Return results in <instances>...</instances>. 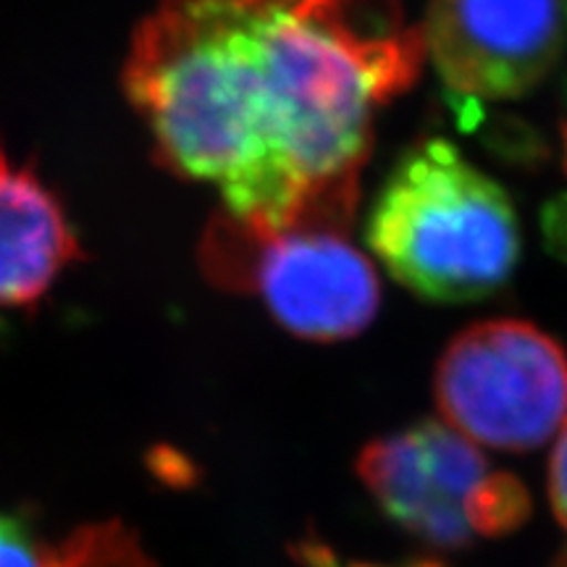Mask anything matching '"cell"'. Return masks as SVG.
I'll return each mask as SVG.
<instances>
[{"mask_svg":"<svg viewBox=\"0 0 567 567\" xmlns=\"http://www.w3.org/2000/svg\"><path fill=\"white\" fill-rule=\"evenodd\" d=\"M276 6L158 0L126 59V92L161 161L213 184L226 216L255 231L300 221L276 132Z\"/></svg>","mask_w":567,"mask_h":567,"instance_id":"1","label":"cell"},{"mask_svg":"<svg viewBox=\"0 0 567 567\" xmlns=\"http://www.w3.org/2000/svg\"><path fill=\"white\" fill-rule=\"evenodd\" d=\"M365 239L394 281L439 305L496 295L520 258L505 187L444 137L415 142L396 161L368 213Z\"/></svg>","mask_w":567,"mask_h":567,"instance_id":"2","label":"cell"},{"mask_svg":"<svg viewBox=\"0 0 567 567\" xmlns=\"http://www.w3.org/2000/svg\"><path fill=\"white\" fill-rule=\"evenodd\" d=\"M347 234L329 226L255 231L224 213L205 237V271L224 287L258 295L292 337L342 342L363 334L381 305L375 268Z\"/></svg>","mask_w":567,"mask_h":567,"instance_id":"3","label":"cell"},{"mask_svg":"<svg viewBox=\"0 0 567 567\" xmlns=\"http://www.w3.org/2000/svg\"><path fill=\"white\" fill-rule=\"evenodd\" d=\"M358 476L381 513L429 547H467L528 515L520 481L442 417L375 439L358 460Z\"/></svg>","mask_w":567,"mask_h":567,"instance_id":"4","label":"cell"},{"mask_svg":"<svg viewBox=\"0 0 567 567\" xmlns=\"http://www.w3.org/2000/svg\"><path fill=\"white\" fill-rule=\"evenodd\" d=\"M434 396L439 417L481 450H538L567 421V354L534 323H473L439 358Z\"/></svg>","mask_w":567,"mask_h":567,"instance_id":"5","label":"cell"},{"mask_svg":"<svg viewBox=\"0 0 567 567\" xmlns=\"http://www.w3.org/2000/svg\"><path fill=\"white\" fill-rule=\"evenodd\" d=\"M423 51L465 101H517L567 53V0H431Z\"/></svg>","mask_w":567,"mask_h":567,"instance_id":"6","label":"cell"},{"mask_svg":"<svg viewBox=\"0 0 567 567\" xmlns=\"http://www.w3.org/2000/svg\"><path fill=\"white\" fill-rule=\"evenodd\" d=\"M76 250L74 229L51 189L0 155V308L45 297Z\"/></svg>","mask_w":567,"mask_h":567,"instance_id":"7","label":"cell"},{"mask_svg":"<svg viewBox=\"0 0 567 567\" xmlns=\"http://www.w3.org/2000/svg\"><path fill=\"white\" fill-rule=\"evenodd\" d=\"M0 567H142L126 544L113 542L111 534H82L66 547L53 549L42 544L24 523L0 515Z\"/></svg>","mask_w":567,"mask_h":567,"instance_id":"8","label":"cell"},{"mask_svg":"<svg viewBox=\"0 0 567 567\" xmlns=\"http://www.w3.org/2000/svg\"><path fill=\"white\" fill-rule=\"evenodd\" d=\"M547 492L559 526L567 530V421L549 444Z\"/></svg>","mask_w":567,"mask_h":567,"instance_id":"9","label":"cell"},{"mask_svg":"<svg viewBox=\"0 0 567 567\" xmlns=\"http://www.w3.org/2000/svg\"><path fill=\"white\" fill-rule=\"evenodd\" d=\"M352 567H384V565H352Z\"/></svg>","mask_w":567,"mask_h":567,"instance_id":"10","label":"cell"}]
</instances>
